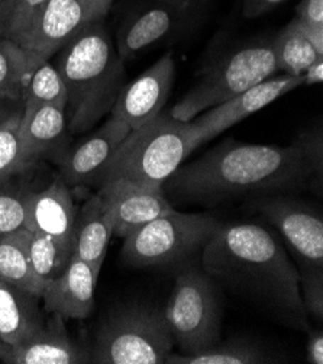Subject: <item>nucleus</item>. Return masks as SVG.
<instances>
[{
	"mask_svg": "<svg viewBox=\"0 0 323 364\" xmlns=\"http://www.w3.org/2000/svg\"><path fill=\"white\" fill-rule=\"evenodd\" d=\"M168 193L183 202L217 205L242 196L293 193L317 185L314 171L293 142L289 147L226 139L165 181Z\"/></svg>",
	"mask_w": 323,
	"mask_h": 364,
	"instance_id": "1",
	"label": "nucleus"
},
{
	"mask_svg": "<svg viewBox=\"0 0 323 364\" xmlns=\"http://www.w3.org/2000/svg\"><path fill=\"white\" fill-rule=\"evenodd\" d=\"M200 264L214 282L307 330L299 270L271 231L257 224H221Z\"/></svg>",
	"mask_w": 323,
	"mask_h": 364,
	"instance_id": "2",
	"label": "nucleus"
},
{
	"mask_svg": "<svg viewBox=\"0 0 323 364\" xmlns=\"http://www.w3.org/2000/svg\"><path fill=\"white\" fill-rule=\"evenodd\" d=\"M67 90L65 117L71 135L89 132L111 114L125 85L124 60L104 19L86 23L53 63Z\"/></svg>",
	"mask_w": 323,
	"mask_h": 364,
	"instance_id": "3",
	"label": "nucleus"
},
{
	"mask_svg": "<svg viewBox=\"0 0 323 364\" xmlns=\"http://www.w3.org/2000/svg\"><path fill=\"white\" fill-rule=\"evenodd\" d=\"M192 153L187 122L161 112L128 134L102 173L97 186L121 180L141 189L163 192L165 181Z\"/></svg>",
	"mask_w": 323,
	"mask_h": 364,
	"instance_id": "4",
	"label": "nucleus"
},
{
	"mask_svg": "<svg viewBox=\"0 0 323 364\" xmlns=\"http://www.w3.org/2000/svg\"><path fill=\"white\" fill-rule=\"evenodd\" d=\"M173 350L174 340L164 311L129 304L104 318L89 353L94 364H163Z\"/></svg>",
	"mask_w": 323,
	"mask_h": 364,
	"instance_id": "5",
	"label": "nucleus"
},
{
	"mask_svg": "<svg viewBox=\"0 0 323 364\" xmlns=\"http://www.w3.org/2000/svg\"><path fill=\"white\" fill-rule=\"evenodd\" d=\"M271 40L234 48L200 71L189 92L170 109V115L189 122L207 109L218 106L275 75Z\"/></svg>",
	"mask_w": 323,
	"mask_h": 364,
	"instance_id": "6",
	"label": "nucleus"
},
{
	"mask_svg": "<svg viewBox=\"0 0 323 364\" xmlns=\"http://www.w3.org/2000/svg\"><path fill=\"white\" fill-rule=\"evenodd\" d=\"M210 215L173 210L124 238L122 262L133 269L177 267L193 263L221 227Z\"/></svg>",
	"mask_w": 323,
	"mask_h": 364,
	"instance_id": "7",
	"label": "nucleus"
},
{
	"mask_svg": "<svg viewBox=\"0 0 323 364\" xmlns=\"http://www.w3.org/2000/svg\"><path fill=\"white\" fill-rule=\"evenodd\" d=\"M164 314L178 353L195 354L222 340L221 295L202 266L189 263L177 272Z\"/></svg>",
	"mask_w": 323,
	"mask_h": 364,
	"instance_id": "8",
	"label": "nucleus"
},
{
	"mask_svg": "<svg viewBox=\"0 0 323 364\" xmlns=\"http://www.w3.org/2000/svg\"><path fill=\"white\" fill-rule=\"evenodd\" d=\"M249 206L281 234L299 262V272H323V218L319 209L289 193L258 196Z\"/></svg>",
	"mask_w": 323,
	"mask_h": 364,
	"instance_id": "9",
	"label": "nucleus"
},
{
	"mask_svg": "<svg viewBox=\"0 0 323 364\" xmlns=\"http://www.w3.org/2000/svg\"><path fill=\"white\" fill-rule=\"evenodd\" d=\"M303 86V77L281 75L270 77L241 95L202 112L187 122L190 147L195 151L202 144L218 136L242 119L257 114L261 109L297 87Z\"/></svg>",
	"mask_w": 323,
	"mask_h": 364,
	"instance_id": "10",
	"label": "nucleus"
},
{
	"mask_svg": "<svg viewBox=\"0 0 323 364\" xmlns=\"http://www.w3.org/2000/svg\"><path fill=\"white\" fill-rule=\"evenodd\" d=\"M89 22L83 0H48L13 41L35 64L50 61Z\"/></svg>",
	"mask_w": 323,
	"mask_h": 364,
	"instance_id": "11",
	"label": "nucleus"
},
{
	"mask_svg": "<svg viewBox=\"0 0 323 364\" xmlns=\"http://www.w3.org/2000/svg\"><path fill=\"white\" fill-rule=\"evenodd\" d=\"M131 132L122 121L111 117L97 131L77 144H71L53 161L70 188L99 185L104 168L122 141Z\"/></svg>",
	"mask_w": 323,
	"mask_h": 364,
	"instance_id": "12",
	"label": "nucleus"
},
{
	"mask_svg": "<svg viewBox=\"0 0 323 364\" xmlns=\"http://www.w3.org/2000/svg\"><path fill=\"white\" fill-rule=\"evenodd\" d=\"M175 77L173 53L163 55L133 82L124 85L111 111L129 129H138L164 111Z\"/></svg>",
	"mask_w": 323,
	"mask_h": 364,
	"instance_id": "13",
	"label": "nucleus"
},
{
	"mask_svg": "<svg viewBox=\"0 0 323 364\" xmlns=\"http://www.w3.org/2000/svg\"><path fill=\"white\" fill-rule=\"evenodd\" d=\"M195 0H153L128 16L118 32V54L126 61L165 40L186 22Z\"/></svg>",
	"mask_w": 323,
	"mask_h": 364,
	"instance_id": "14",
	"label": "nucleus"
},
{
	"mask_svg": "<svg viewBox=\"0 0 323 364\" xmlns=\"http://www.w3.org/2000/svg\"><path fill=\"white\" fill-rule=\"evenodd\" d=\"M43 328L29 338L8 344L0 341V361L5 364H84L90 363L87 348L71 340L65 321L50 314Z\"/></svg>",
	"mask_w": 323,
	"mask_h": 364,
	"instance_id": "15",
	"label": "nucleus"
},
{
	"mask_svg": "<svg viewBox=\"0 0 323 364\" xmlns=\"http://www.w3.org/2000/svg\"><path fill=\"white\" fill-rule=\"evenodd\" d=\"M76 220L77 208L73 193L61 177L54 178L41 192H31L26 230L47 235L75 254Z\"/></svg>",
	"mask_w": 323,
	"mask_h": 364,
	"instance_id": "16",
	"label": "nucleus"
},
{
	"mask_svg": "<svg viewBox=\"0 0 323 364\" xmlns=\"http://www.w3.org/2000/svg\"><path fill=\"white\" fill-rule=\"evenodd\" d=\"M99 274L77 256L71 257L65 270L45 283L41 299L48 314L64 321L86 319L94 308V290Z\"/></svg>",
	"mask_w": 323,
	"mask_h": 364,
	"instance_id": "17",
	"label": "nucleus"
},
{
	"mask_svg": "<svg viewBox=\"0 0 323 364\" xmlns=\"http://www.w3.org/2000/svg\"><path fill=\"white\" fill-rule=\"evenodd\" d=\"M19 135L22 157L29 168L41 160L54 161L71 142L65 109L44 105L29 115H22Z\"/></svg>",
	"mask_w": 323,
	"mask_h": 364,
	"instance_id": "18",
	"label": "nucleus"
},
{
	"mask_svg": "<svg viewBox=\"0 0 323 364\" xmlns=\"http://www.w3.org/2000/svg\"><path fill=\"white\" fill-rule=\"evenodd\" d=\"M114 200L100 189L84 203L80 213H77L75 256L89 263L97 274L114 237Z\"/></svg>",
	"mask_w": 323,
	"mask_h": 364,
	"instance_id": "19",
	"label": "nucleus"
},
{
	"mask_svg": "<svg viewBox=\"0 0 323 364\" xmlns=\"http://www.w3.org/2000/svg\"><path fill=\"white\" fill-rule=\"evenodd\" d=\"M99 189L114 200V235L119 238L174 210L163 192L141 189L126 181H111Z\"/></svg>",
	"mask_w": 323,
	"mask_h": 364,
	"instance_id": "20",
	"label": "nucleus"
},
{
	"mask_svg": "<svg viewBox=\"0 0 323 364\" xmlns=\"http://www.w3.org/2000/svg\"><path fill=\"white\" fill-rule=\"evenodd\" d=\"M40 299L0 277V341L16 344L43 328L45 318Z\"/></svg>",
	"mask_w": 323,
	"mask_h": 364,
	"instance_id": "21",
	"label": "nucleus"
},
{
	"mask_svg": "<svg viewBox=\"0 0 323 364\" xmlns=\"http://www.w3.org/2000/svg\"><path fill=\"white\" fill-rule=\"evenodd\" d=\"M28 238L26 228L0 238V277L41 298L45 283L32 269Z\"/></svg>",
	"mask_w": 323,
	"mask_h": 364,
	"instance_id": "22",
	"label": "nucleus"
},
{
	"mask_svg": "<svg viewBox=\"0 0 323 364\" xmlns=\"http://www.w3.org/2000/svg\"><path fill=\"white\" fill-rule=\"evenodd\" d=\"M165 363L170 364H265L277 363L261 346L257 343L235 338L219 341L214 346L195 353L182 354L170 353Z\"/></svg>",
	"mask_w": 323,
	"mask_h": 364,
	"instance_id": "23",
	"label": "nucleus"
},
{
	"mask_svg": "<svg viewBox=\"0 0 323 364\" xmlns=\"http://www.w3.org/2000/svg\"><path fill=\"white\" fill-rule=\"evenodd\" d=\"M23 112L29 115L44 105H57L65 109L67 90L60 73L51 61H43L31 71L22 96Z\"/></svg>",
	"mask_w": 323,
	"mask_h": 364,
	"instance_id": "24",
	"label": "nucleus"
},
{
	"mask_svg": "<svg viewBox=\"0 0 323 364\" xmlns=\"http://www.w3.org/2000/svg\"><path fill=\"white\" fill-rule=\"evenodd\" d=\"M271 41L277 70L283 75L299 77L316 60L323 58L290 22Z\"/></svg>",
	"mask_w": 323,
	"mask_h": 364,
	"instance_id": "25",
	"label": "nucleus"
},
{
	"mask_svg": "<svg viewBox=\"0 0 323 364\" xmlns=\"http://www.w3.org/2000/svg\"><path fill=\"white\" fill-rule=\"evenodd\" d=\"M35 65L37 64L15 41L0 38V96L22 100Z\"/></svg>",
	"mask_w": 323,
	"mask_h": 364,
	"instance_id": "26",
	"label": "nucleus"
},
{
	"mask_svg": "<svg viewBox=\"0 0 323 364\" xmlns=\"http://www.w3.org/2000/svg\"><path fill=\"white\" fill-rule=\"evenodd\" d=\"M28 252L35 274L44 283L60 276L73 257V252L60 247L53 238L32 231H29Z\"/></svg>",
	"mask_w": 323,
	"mask_h": 364,
	"instance_id": "27",
	"label": "nucleus"
},
{
	"mask_svg": "<svg viewBox=\"0 0 323 364\" xmlns=\"http://www.w3.org/2000/svg\"><path fill=\"white\" fill-rule=\"evenodd\" d=\"M12 178L0 183V238L26 228L28 200L31 189Z\"/></svg>",
	"mask_w": 323,
	"mask_h": 364,
	"instance_id": "28",
	"label": "nucleus"
},
{
	"mask_svg": "<svg viewBox=\"0 0 323 364\" xmlns=\"http://www.w3.org/2000/svg\"><path fill=\"white\" fill-rule=\"evenodd\" d=\"M22 112H18L0 124V183L23 174L29 170L22 157L21 147V121Z\"/></svg>",
	"mask_w": 323,
	"mask_h": 364,
	"instance_id": "29",
	"label": "nucleus"
},
{
	"mask_svg": "<svg viewBox=\"0 0 323 364\" xmlns=\"http://www.w3.org/2000/svg\"><path fill=\"white\" fill-rule=\"evenodd\" d=\"M299 286L305 311L307 315L323 319V272H299Z\"/></svg>",
	"mask_w": 323,
	"mask_h": 364,
	"instance_id": "30",
	"label": "nucleus"
},
{
	"mask_svg": "<svg viewBox=\"0 0 323 364\" xmlns=\"http://www.w3.org/2000/svg\"><path fill=\"white\" fill-rule=\"evenodd\" d=\"M306 159L309 160L317 185L322 188V176H323V141L322 129H309L302 132L295 141Z\"/></svg>",
	"mask_w": 323,
	"mask_h": 364,
	"instance_id": "31",
	"label": "nucleus"
},
{
	"mask_svg": "<svg viewBox=\"0 0 323 364\" xmlns=\"http://www.w3.org/2000/svg\"><path fill=\"white\" fill-rule=\"evenodd\" d=\"M47 2L48 0H13V14L8 38L13 41Z\"/></svg>",
	"mask_w": 323,
	"mask_h": 364,
	"instance_id": "32",
	"label": "nucleus"
},
{
	"mask_svg": "<svg viewBox=\"0 0 323 364\" xmlns=\"http://www.w3.org/2000/svg\"><path fill=\"white\" fill-rule=\"evenodd\" d=\"M295 18L323 26V0H302L296 6Z\"/></svg>",
	"mask_w": 323,
	"mask_h": 364,
	"instance_id": "33",
	"label": "nucleus"
},
{
	"mask_svg": "<svg viewBox=\"0 0 323 364\" xmlns=\"http://www.w3.org/2000/svg\"><path fill=\"white\" fill-rule=\"evenodd\" d=\"M290 23L313 46L316 53L323 57V26H317L297 18L292 19Z\"/></svg>",
	"mask_w": 323,
	"mask_h": 364,
	"instance_id": "34",
	"label": "nucleus"
},
{
	"mask_svg": "<svg viewBox=\"0 0 323 364\" xmlns=\"http://www.w3.org/2000/svg\"><path fill=\"white\" fill-rule=\"evenodd\" d=\"M287 0H242V14L245 18H258Z\"/></svg>",
	"mask_w": 323,
	"mask_h": 364,
	"instance_id": "35",
	"label": "nucleus"
},
{
	"mask_svg": "<svg viewBox=\"0 0 323 364\" xmlns=\"http://www.w3.org/2000/svg\"><path fill=\"white\" fill-rule=\"evenodd\" d=\"M306 357L310 364H323V333L320 330L310 331Z\"/></svg>",
	"mask_w": 323,
	"mask_h": 364,
	"instance_id": "36",
	"label": "nucleus"
},
{
	"mask_svg": "<svg viewBox=\"0 0 323 364\" xmlns=\"http://www.w3.org/2000/svg\"><path fill=\"white\" fill-rule=\"evenodd\" d=\"M13 14V0H0V38H8Z\"/></svg>",
	"mask_w": 323,
	"mask_h": 364,
	"instance_id": "37",
	"label": "nucleus"
},
{
	"mask_svg": "<svg viewBox=\"0 0 323 364\" xmlns=\"http://www.w3.org/2000/svg\"><path fill=\"white\" fill-rule=\"evenodd\" d=\"M87 14L92 21L94 19H104V16L109 12L114 0H83Z\"/></svg>",
	"mask_w": 323,
	"mask_h": 364,
	"instance_id": "38",
	"label": "nucleus"
},
{
	"mask_svg": "<svg viewBox=\"0 0 323 364\" xmlns=\"http://www.w3.org/2000/svg\"><path fill=\"white\" fill-rule=\"evenodd\" d=\"M21 111H23L22 100L0 96V124Z\"/></svg>",
	"mask_w": 323,
	"mask_h": 364,
	"instance_id": "39",
	"label": "nucleus"
},
{
	"mask_svg": "<svg viewBox=\"0 0 323 364\" xmlns=\"http://www.w3.org/2000/svg\"><path fill=\"white\" fill-rule=\"evenodd\" d=\"M302 77H303V86L320 85L323 82V58L316 60L310 67H307L302 75Z\"/></svg>",
	"mask_w": 323,
	"mask_h": 364,
	"instance_id": "40",
	"label": "nucleus"
}]
</instances>
